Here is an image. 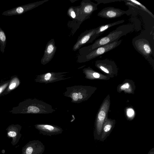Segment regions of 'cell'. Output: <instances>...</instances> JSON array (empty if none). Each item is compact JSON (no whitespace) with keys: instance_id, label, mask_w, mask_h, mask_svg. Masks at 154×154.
I'll return each instance as SVG.
<instances>
[{"instance_id":"obj_5","label":"cell","mask_w":154,"mask_h":154,"mask_svg":"<svg viewBox=\"0 0 154 154\" xmlns=\"http://www.w3.org/2000/svg\"><path fill=\"white\" fill-rule=\"evenodd\" d=\"M99 5L90 0H82L80 5V23L88 19L94 11L97 9Z\"/></svg>"},{"instance_id":"obj_4","label":"cell","mask_w":154,"mask_h":154,"mask_svg":"<svg viewBox=\"0 0 154 154\" xmlns=\"http://www.w3.org/2000/svg\"><path fill=\"white\" fill-rule=\"evenodd\" d=\"M110 105V97L108 95L105 99L99 109L97 116L94 131V139L100 140L102 127L106 118Z\"/></svg>"},{"instance_id":"obj_10","label":"cell","mask_w":154,"mask_h":154,"mask_svg":"<svg viewBox=\"0 0 154 154\" xmlns=\"http://www.w3.org/2000/svg\"><path fill=\"white\" fill-rule=\"evenodd\" d=\"M96 28L86 30L79 36L76 42L74 45L72 50L76 51L83 45L92 42L91 39L94 34Z\"/></svg>"},{"instance_id":"obj_8","label":"cell","mask_w":154,"mask_h":154,"mask_svg":"<svg viewBox=\"0 0 154 154\" xmlns=\"http://www.w3.org/2000/svg\"><path fill=\"white\" fill-rule=\"evenodd\" d=\"M45 146L40 141L34 140L29 141L22 149L21 154H42Z\"/></svg>"},{"instance_id":"obj_12","label":"cell","mask_w":154,"mask_h":154,"mask_svg":"<svg viewBox=\"0 0 154 154\" xmlns=\"http://www.w3.org/2000/svg\"><path fill=\"white\" fill-rule=\"evenodd\" d=\"M35 127L41 134L50 136L61 134L63 131L60 127L51 125L38 124Z\"/></svg>"},{"instance_id":"obj_23","label":"cell","mask_w":154,"mask_h":154,"mask_svg":"<svg viewBox=\"0 0 154 154\" xmlns=\"http://www.w3.org/2000/svg\"><path fill=\"white\" fill-rule=\"evenodd\" d=\"M120 92L123 91L125 92L132 93L133 89L132 85L128 82H126L121 85L119 88V90Z\"/></svg>"},{"instance_id":"obj_19","label":"cell","mask_w":154,"mask_h":154,"mask_svg":"<svg viewBox=\"0 0 154 154\" xmlns=\"http://www.w3.org/2000/svg\"><path fill=\"white\" fill-rule=\"evenodd\" d=\"M90 87L85 91L79 92H74L72 94V100L75 102L78 101V100H83L85 98H89V96L91 94H88V90L91 88Z\"/></svg>"},{"instance_id":"obj_21","label":"cell","mask_w":154,"mask_h":154,"mask_svg":"<svg viewBox=\"0 0 154 154\" xmlns=\"http://www.w3.org/2000/svg\"><path fill=\"white\" fill-rule=\"evenodd\" d=\"M20 81L19 79L17 77L13 78L10 82L9 85L6 91L3 94H6L12 90L17 88L20 85Z\"/></svg>"},{"instance_id":"obj_14","label":"cell","mask_w":154,"mask_h":154,"mask_svg":"<svg viewBox=\"0 0 154 154\" xmlns=\"http://www.w3.org/2000/svg\"><path fill=\"white\" fill-rule=\"evenodd\" d=\"M21 129L22 126L20 125L11 124L6 129L7 137L12 139L11 143L12 145H16L21 137L22 134L20 133Z\"/></svg>"},{"instance_id":"obj_15","label":"cell","mask_w":154,"mask_h":154,"mask_svg":"<svg viewBox=\"0 0 154 154\" xmlns=\"http://www.w3.org/2000/svg\"><path fill=\"white\" fill-rule=\"evenodd\" d=\"M134 46L137 50L145 57H149L152 53L150 44L148 41L145 39H137L135 42Z\"/></svg>"},{"instance_id":"obj_13","label":"cell","mask_w":154,"mask_h":154,"mask_svg":"<svg viewBox=\"0 0 154 154\" xmlns=\"http://www.w3.org/2000/svg\"><path fill=\"white\" fill-rule=\"evenodd\" d=\"M57 50V47L54 38L51 39L47 43L44 54L41 60V63L45 65L49 62L53 58Z\"/></svg>"},{"instance_id":"obj_26","label":"cell","mask_w":154,"mask_h":154,"mask_svg":"<svg viewBox=\"0 0 154 154\" xmlns=\"http://www.w3.org/2000/svg\"><path fill=\"white\" fill-rule=\"evenodd\" d=\"M96 2H97V3L98 5L101 3H110L112 2H115L116 1H121L119 0H95Z\"/></svg>"},{"instance_id":"obj_1","label":"cell","mask_w":154,"mask_h":154,"mask_svg":"<svg viewBox=\"0 0 154 154\" xmlns=\"http://www.w3.org/2000/svg\"><path fill=\"white\" fill-rule=\"evenodd\" d=\"M134 28V25L131 24L119 26L107 35L96 40L92 44L80 48L79 55H83L97 48L118 40L122 36L133 32Z\"/></svg>"},{"instance_id":"obj_7","label":"cell","mask_w":154,"mask_h":154,"mask_svg":"<svg viewBox=\"0 0 154 154\" xmlns=\"http://www.w3.org/2000/svg\"><path fill=\"white\" fill-rule=\"evenodd\" d=\"M95 66L109 76H113L117 73L118 69L115 62L108 59L98 60L95 62Z\"/></svg>"},{"instance_id":"obj_9","label":"cell","mask_w":154,"mask_h":154,"mask_svg":"<svg viewBox=\"0 0 154 154\" xmlns=\"http://www.w3.org/2000/svg\"><path fill=\"white\" fill-rule=\"evenodd\" d=\"M80 5L77 6H71L68 9L67 14L72 21H69L68 24L71 27L72 33H74L79 28L80 24Z\"/></svg>"},{"instance_id":"obj_16","label":"cell","mask_w":154,"mask_h":154,"mask_svg":"<svg viewBox=\"0 0 154 154\" xmlns=\"http://www.w3.org/2000/svg\"><path fill=\"white\" fill-rule=\"evenodd\" d=\"M116 124L115 119H112L106 117L103 123L100 140L104 141L109 135Z\"/></svg>"},{"instance_id":"obj_11","label":"cell","mask_w":154,"mask_h":154,"mask_svg":"<svg viewBox=\"0 0 154 154\" xmlns=\"http://www.w3.org/2000/svg\"><path fill=\"white\" fill-rule=\"evenodd\" d=\"M128 13L120 9L112 7H108L103 9L97 14V16L107 19H112L120 17Z\"/></svg>"},{"instance_id":"obj_3","label":"cell","mask_w":154,"mask_h":154,"mask_svg":"<svg viewBox=\"0 0 154 154\" xmlns=\"http://www.w3.org/2000/svg\"><path fill=\"white\" fill-rule=\"evenodd\" d=\"M122 41V40H118L97 48L83 55H78L77 60L79 63L90 61L116 48Z\"/></svg>"},{"instance_id":"obj_17","label":"cell","mask_w":154,"mask_h":154,"mask_svg":"<svg viewBox=\"0 0 154 154\" xmlns=\"http://www.w3.org/2000/svg\"><path fill=\"white\" fill-rule=\"evenodd\" d=\"M124 22V20H119L112 23L102 25L97 27L96 28L94 34L92 37V42L97 37L109 28L115 25L122 23Z\"/></svg>"},{"instance_id":"obj_22","label":"cell","mask_w":154,"mask_h":154,"mask_svg":"<svg viewBox=\"0 0 154 154\" xmlns=\"http://www.w3.org/2000/svg\"><path fill=\"white\" fill-rule=\"evenodd\" d=\"M127 1L129 2L130 3L133 4L136 7L137 6L139 7V8L142 10L149 14L152 17L154 18V15L143 4L135 0H127Z\"/></svg>"},{"instance_id":"obj_28","label":"cell","mask_w":154,"mask_h":154,"mask_svg":"<svg viewBox=\"0 0 154 154\" xmlns=\"http://www.w3.org/2000/svg\"><path fill=\"white\" fill-rule=\"evenodd\" d=\"M5 149H3L2 150L1 152L2 154H4L5 153Z\"/></svg>"},{"instance_id":"obj_29","label":"cell","mask_w":154,"mask_h":154,"mask_svg":"<svg viewBox=\"0 0 154 154\" xmlns=\"http://www.w3.org/2000/svg\"><path fill=\"white\" fill-rule=\"evenodd\" d=\"M77 0H69L70 2H71L72 3L76 1Z\"/></svg>"},{"instance_id":"obj_24","label":"cell","mask_w":154,"mask_h":154,"mask_svg":"<svg viewBox=\"0 0 154 154\" xmlns=\"http://www.w3.org/2000/svg\"><path fill=\"white\" fill-rule=\"evenodd\" d=\"M135 112L131 108H129L126 110V115L128 118L129 119H132L135 115Z\"/></svg>"},{"instance_id":"obj_25","label":"cell","mask_w":154,"mask_h":154,"mask_svg":"<svg viewBox=\"0 0 154 154\" xmlns=\"http://www.w3.org/2000/svg\"><path fill=\"white\" fill-rule=\"evenodd\" d=\"M9 83V82H8L0 86V95L6 88L7 87Z\"/></svg>"},{"instance_id":"obj_2","label":"cell","mask_w":154,"mask_h":154,"mask_svg":"<svg viewBox=\"0 0 154 154\" xmlns=\"http://www.w3.org/2000/svg\"><path fill=\"white\" fill-rule=\"evenodd\" d=\"M42 102L36 100H26L20 103L18 106L13 107L10 112L13 114L47 112L45 110V107L47 104H43Z\"/></svg>"},{"instance_id":"obj_20","label":"cell","mask_w":154,"mask_h":154,"mask_svg":"<svg viewBox=\"0 0 154 154\" xmlns=\"http://www.w3.org/2000/svg\"><path fill=\"white\" fill-rule=\"evenodd\" d=\"M6 42V34L4 31L0 27V50L3 54L5 51Z\"/></svg>"},{"instance_id":"obj_18","label":"cell","mask_w":154,"mask_h":154,"mask_svg":"<svg viewBox=\"0 0 154 154\" xmlns=\"http://www.w3.org/2000/svg\"><path fill=\"white\" fill-rule=\"evenodd\" d=\"M83 71L87 78L89 79L107 80L110 78L109 76H106L97 72L89 67L84 69Z\"/></svg>"},{"instance_id":"obj_27","label":"cell","mask_w":154,"mask_h":154,"mask_svg":"<svg viewBox=\"0 0 154 154\" xmlns=\"http://www.w3.org/2000/svg\"><path fill=\"white\" fill-rule=\"evenodd\" d=\"M148 154H154V148H152L149 152Z\"/></svg>"},{"instance_id":"obj_6","label":"cell","mask_w":154,"mask_h":154,"mask_svg":"<svg viewBox=\"0 0 154 154\" xmlns=\"http://www.w3.org/2000/svg\"><path fill=\"white\" fill-rule=\"evenodd\" d=\"M48 0H44L19 6L3 12L2 15L6 16L21 15L38 7Z\"/></svg>"}]
</instances>
